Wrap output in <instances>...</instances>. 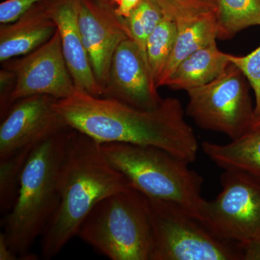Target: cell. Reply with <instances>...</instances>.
Instances as JSON below:
<instances>
[{"label": "cell", "instance_id": "6da1fadb", "mask_svg": "<svg viewBox=\"0 0 260 260\" xmlns=\"http://www.w3.org/2000/svg\"><path fill=\"white\" fill-rule=\"evenodd\" d=\"M55 109L70 127L98 143H125L162 149L188 164L198 143L179 99H164L159 107L142 110L107 98L77 90L56 100Z\"/></svg>", "mask_w": 260, "mask_h": 260}, {"label": "cell", "instance_id": "7a4b0ae2", "mask_svg": "<svg viewBox=\"0 0 260 260\" xmlns=\"http://www.w3.org/2000/svg\"><path fill=\"white\" fill-rule=\"evenodd\" d=\"M131 187L106 158L100 143L74 129L61 169L59 206L42 236L43 257L52 259L77 237L84 219L99 202Z\"/></svg>", "mask_w": 260, "mask_h": 260}, {"label": "cell", "instance_id": "3957f363", "mask_svg": "<svg viewBox=\"0 0 260 260\" xmlns=\"http://www.w3.org/2000/svg\"><path fill=\"white\" fill-rule=\"evenodd\" d=\"M74 129L58 130L36 147L20 176L18 195L2 225L8 246L19 259H37L30 253L54 217L60 200L61 169Z\"/></svg>", "mask_w": 260, "mask_h": 260}, {"label": "cell", "instance_id": "277c9868", "mask_svg": "<svg viewBox=\"0 0 260 260\" xmlns=\"http://www.w3.org/2000/svg\"><path fill=\"white\" fill-rule=\"evenodd\" d=\"M101 148L132 187L149 199L174 203L197 219L204 200L201 196L203 179L188 167L189 164L156 147L106 143Z\"/></svg>", "mask_w": 260, "mask_h": 260}, {"label": "cell", "instance_id": "5b68a950", "mask_svg": "<svg viewBox=\"0 0 260 260\" xmlns=\"http://www.w3.org/2000/svg\"><path fill=\"white\" fill-rule=\"evenodd\" d=\"M77 237L112 260H151L149 198L133 187L109 195L90 210Z\"/></svg>", "mask_w": 260, "mask_h": 260}, {"label": "cell", "instance_id": "8992f818", "mask_svg": "<svg viewBox=\"0 0 260 260\" xmlns=\"http://www.w3.org/2000/svg\"><path fill=\"white\" fill-rule=\"evenodd\" d=\"M151 260H243L240 248L219 239L181 207L149 199Z\"/></svg>", "mask_w": 260, "mask_h": 260}, {"label": "cell", "instance_id": "52a82bcc", "mask_svg": "<svg viewBox=\"0 0 260 260\" xmlns=\"http://www.w3.org/2000/svg\"><path fill=\"white\" fill-rule=\"evenodd\" d=\"M250 87L242 72L231 62L216 79L186 91V114L202 129L237 139L255 122Z\"/></svg>", "mask_w": 260, "mask_h": 260}, {"label": "cell", "instance_id": "ba28073f", "mask_svg": "<svg viewBox=\"0 0 260 260\" xmlns=\"http://www.w3.org/2000/svg\"><path fill=\"white\" fill-rule=\"evenodd\" d=\"M222 190L203 200L197 219L219 239L238 246L260 239V180L247 173L224 170Z\"/></svg>", "mask_w": 260, "mask_h": 260}, {"label": "cell", "instance_id": "9c48e42d", "mask_svg": "<svg viewBox=\"0 0 260 260\" xmlns=\"http://www.w3.org/2000/svg\"><path fill=\"white\" fill-rule=\"evenodd\" d=\"M5 62V66L15 75L10 108L17 101L31 95H47L60 100L77 91L65 61L57 30L51 39L35 51L19 60L10 59Z\"/></svg>", "mask_w": 260, "mask_h": 260}, {"label": "cell", "instance_id": "30bf717a", "mask_svg": "<svg viewBox=\"0 0 260 260\" xmlns=\"http://www.w3.org/2000/svg\"><path fill=\"white\" fill-rule=\"evenodd\" d=\"M47 95L24 98L12 104L0 125V160L31 153L39 143L68 126Z\"/></svg>", "mask_w": 260, "mask_h": 260}, {"label": "cell", "instance_id": "8fae6325", "mask_svg": "<svg viewBox=\"0 0 260 260\" xmlns=\"http://www.w3.org/2000/svg\"><path fill=\"white\" fill-rule=\"evenodd\" d=\"M115 9V7L101 4L96 0L80 2V34L103 93L109 83L114 53L121 43L129 38L124 19L116 15Z\"/></svg>", "mask_w": 260, "mask_h": 260}, {"label": "cell", "instance_id": "7c38bea8", "mask_svg": "<svg viewBox=\"0 0 260 260\" xmlns=\"http://www.w3.org/2000/svg\"><path fill=\"white\" fill-rule=\"evenodd\" d=\"M157 89L146 54L134 41L126 39L113 56L109 83L102 97L150 110L159 107L164 100Z\"/></svg>", "mask_w": 260, "mask_h": 260}, {"label": "cell", "instance_id": "4fadbf2b", "mask_svg": "<svg viewBox=\"0 0 260 260\" xmlns=\"http://www.w3.org/2000/svg\"><path fill=\"white\" fill-rule=\"evenodd\" d=\"M80 0H52L51 18L60 36L61 49L77 90L96 97L102 90L92 70L78 25Z\"/></svg>", "mask_w": 260, "mask_h": 260}, {"label": "cell", "instance_id": "5bb4252c", "mask_svg": "<svg viewBox=\"0 0 260 260\" xmlns=\"http://www.w3.org/2000/svg\"><path fill=\"white\" fill-rule=\"evenodd\" d=\"M51 2H41L16 21L1 24V62L30 54L54 35L57 28L50 15Z\"/></svg>", "mask_w": 260, "mask_h": 260}, {"label": "cell", "instance_id": "9a60e30c", "mask_svg": "<svg viewBox=\"0 0 260 260\" xmlns=\"http://www.w3.org/2000/svg\"><path fill=\"white\" fill-rule=\"evenodd\" d=\"M230 64L229 54L220 51L216 42L212 43L181 61L164 86L188 91L216 79Z\"/></svg>", "mask_w": 260, "mask_h": 260}, {"label": "cell", "instance_id": "2e32d148", "mask_svg": "<svg viewBox=\"0 0 260 260\" xmlns=\"http://www.w3.org/2000/svg\"><path fill=\"white\" fill-rule=\"evenodd\" d=\"M205 155L223 170L247 173L260 180V126H255L229 144L204 142Z\"/></svg>", "mask_w": 260, "mask_h": 260}, {"label": "cell", "instance_id": "e0dca14e", "mask_svg": "<svg viewBox=\"0 0 260 260\" xmlns=\"http://www.w3.org/2000/svg\"><path fill=\"white\" fill-rule=\"evenodd\" d=\"M177 35L170 57L162 72L158 87L164 86L178 65L195 51L210 45L218 39L216 16L208 13L177 23Z\"/></svg>", "mask_w": 260, "mask_h": 260}, {"label": "cell", "instance_id": "ac0fdd59", "mask_svg": "<svg viewBox=\"0 0 260 260\" xmlns=\"http://www.w3.org/2000/svg\"><path fill=\"white\" fill-rule=\"evenodd\" d=\"M218 39H232L249 27L260 25V0H216Z\"/></svg>", "mask_w": 260, "mask_h": 260}, {"label": "cell", "instance_id": "d6986e66", "mask_svg": "<svg viewBox=\"0 0 260 260\" xmlns=\"http://www.w3.org/2000/svg\"><path fill=\"white\" fill-rule=\"evenodd\" d=\"M177 35V23L164 16L147 40L145 53L157 88H158L159 80L174 49Z\"/></svg>", "mask_w": 260, "mask_h": 260}, {"label": "cell", "instance_id": "ffe728a7", "mask_svg": "<svg viewBox=\"0 0 260 260\" xmlns=\"http://www.w3.org/2000/svg\"><path fill=\"white\" fill-rule=\"evenodd\" d=\"M164 15L152 0H140L129 16L124 19L128 35L145 53L149 36L158 26Z\"/></svg>", "mask_w": 260, "mask_h": 260}, {"label": "cell", "instance_id": "44dd1931", "mask_svg": "<svg viewBox=\"0 0 260 260\" xmlns=\"http://www.w3.org/2000/svg\"><path fill=\"white\" fill-rule=\"evenodd\" d=\"M164 16L177 23L216 12V0H152Z\"/></svg>", "mask_w": 260, "mask_h": 260}, {"label": "cell", "instance_id": "7402d4cb", "mask_svg": "<svg viewBox=\"0 0 260 260\" xmlns=\"http://www.w3.org/2000/svg\"><path fill=\"white\" fill-rule=\"evenodd\" d=\"M229 60L239 68L246 77L255 96V122L260 119V46L245 56L229 54Z\"/></svg>", "mask_w": 260, "mask_h": 260}, {"label": "cell", "instance_id": "603a6c76", "mask_svg": "<svg viewBox=\"0 0 260 260\" xmlns=\"http://www.w3.org/2000/svg\"><path fill=\"white\" fill-rule=\"evenodd\" d=\"M45 0H6L0 5V23H11L21 18L34 5Z\"/></svg>", "mask_w": 260, "mask_h": 260}, {"label": "cell", "instance_id": "cb8c5ba5", "mask_svg": "<svg viewBox=\"0 0 260 260\" xmlns=\"http://www.w3.org/2000/svg\"><path fill=\"white\" fill-rule=\"evenodd\" d=\"M239 247L242 251L243 260H260V239Z\"/></svg>", "mask_w": 260, "mask_h": 260}, {"label": "cell", "instance_id": "d4e9b609", "mask_svg": "<svg viewBox=\"0 0 260 260\" xmlns=\"http://www.w3.org/2000/svg\"><path fill=\"white\" fill-rule=\"evenodd\" d=\"M140 0H121L120 3L116 6V15L121 18H126L136 8Z\"/></svg>", "mask_w": 260, "mask_h": 260}, {"label": "cell", "instance_id": "484cf974", "mask_svg": "<svg viewBox=\"0 0 260 260\" xmlns=\"http://www.w3.org/2000/svg\"><path fill=\"white\" fill-rule=\"evenodd\" d=\"M16 259H19L18 256L8 246L4 234L0 233V260Z\"/></svg>", "mask_w": 260, "mask_h": 260}, {"label": "cell", "instance_id": "4316f807", "mask_svg": "<svg viewBox=\"0 0 260 260\" xmlns=\"http://www.w3.org/2000/svg\"><path fill=\"white\" fill-rule=\"evenodd\" d=\"M98 3H101L102 5H109V6L115 7V5L112 4L110 0H96Z\"/></svg>", "mask_w": 260, "mask_h": 260}, {"label": "cell", "instance_id": "83f0119b", "mask_svg": "<svg viewBox=\"0 0 260 260\" xmlns=\"http://www.w3.org/2000/svg\"><path fill=\"white\" fill-rule=\"evenodd\" d=\"M110 1L112 2L113 5L117 6L120 3L121 0H110Z\"/></svg>", "mask_w": 260, "mask_h": 260}, {"label": "cell", "instance_id": "f1b7e54d", "mask_svg": "<svg viewBox=\"0 0 260 260\" xmlns=\"http://www.w3.org/2000/svg\"><path fill=\"white\" fill-rule=\"evenodd\" d=\"M260 126V119H259V120L256 121L255 124H254V126ZM254 126H253V127H254Z\"/></svg>", "mask_w": 260, "mask_h": 260}]
</instances>
